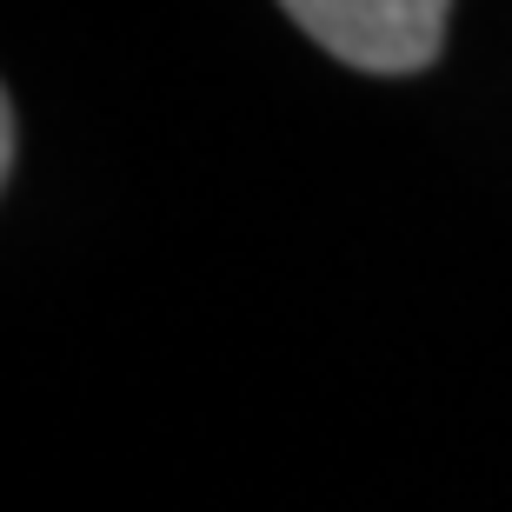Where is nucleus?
Wrapping results in <instances>:
<instances>
[{
	"label": "nucleus",
	"mask_w": 512,
	"mask_h": 512,
	"mask_svg": "<svg viewBox=\"0 0 512 512\" xmlns=\"http://www.w3.org/2000/svg\"><path fill=\"white\" fill-rule=\"evenodd\" d=\"M280 14L360 74H419L446 47L453 0H280Z\"/></svg>",
	"instance_id": "1"
},
{
	"label": "nucleus",
	"mask_w": 512,
	"mask_h": 512,
	"mask_svg": "<svg viewBox=\"0 0 512 512\" xmlns=\"http://www.w3.org/2000/svg\"><path fill=\"white\" fill-rule=\"evenodd\" d=\"M14 160H20V114H14V100L0 107V173L14 180Z\"/></svg>",
	"instance_id": "2"
}]
</instances>
